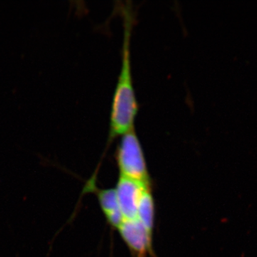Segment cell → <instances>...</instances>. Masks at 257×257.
Wrapping results in <instances>:
<instances>
[{"label": "cell", "mask_w": 257, "mask_h": 257, "mask_svg": "<svg viewBox=\"0 0 257 257\" xmlns=\"http://www.w3.org/2000/svg\"><path fill=\"white\" fill-rule=\"evenodd\" d=\"M123 40L121 46V69L111 100L109 116V143L135 128L139 104L132 72L131 42L134 13L130 5L123 6Z\"/></svg>", "instance_id": "6da1fadb"}, {"label": "cell", "mask_w": 257, "mask_h": 257, "mask_svg": "<svg viewBox=\"0 0 257 257\" xmlns=\"http://www.w3.org/2000/svg\"><path fill=\"white\" fill-rule=\"evenodd\" d=\"M116 159L120 176L149 185L146 160L135 128L121 136L116 148Z\"/></svg>", "instance_id": "7a4b0ae2"}, {"label": "cell", "mask_w": 257, "mask_h": 257, "mask_svg": "<svg viewBox=\"0 0 257 257\" xmlns=\"http://www.w3.org/2000/svg\"><path fill=\"white\" fill-rule=\"evenodd\" d=\"M147 189L148 184L120 176L115 191L124 220L137 219L140 199Z\"/></svg>", "instance_id": "3957f363"}, {"label": "cell", "mask_w": 257, "mask_h": 257, "mask_svg": "<svg viewBox=\"0 0 257 257\" xmlns=\"http://www.w3.org/2000/svg\"><path fill=\"white\" fill-rule=\"evenodd\" d=\"M120 234L132 251L138 257H146L152 251V235L137 219L124 220L118 228Z\"/></svg>", "instance_id": "277c9868"}, {"label": "cell", "mask_w": 257, "mask_h": 257, "mask_svg": "<svg viewBox=\"0 0 257 257\" xmlns=\"http://www.w3.org/2000/svg\"><path fill=\"white\" fill-rule=\"evenodd\" d=\"M95 182L91 179L84 187L85 192H94L97 196L98 200L108 222L115 228H119L123 221L124 216L120 210L117 197L115 189H97Z\"/></svg>", "instance_id": "5b68a950"}, {"label": "cell", "mask_w": 257, "mask_h": 257, "mask_svg": "<svg viewBox=\"0 0 257 257\" xmlns=\"http://www.w3.org/2000/svg\"><path fill=\"white\" fill-rule=\"evenodd\" d=\"M137 219L142 223L149 234L152 236L155 222V203L149 189L143 192L140 199Z\"/></svg>", "instance_id": "8992f818"}]
</instances>
